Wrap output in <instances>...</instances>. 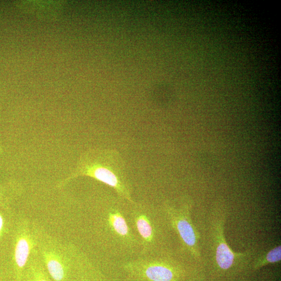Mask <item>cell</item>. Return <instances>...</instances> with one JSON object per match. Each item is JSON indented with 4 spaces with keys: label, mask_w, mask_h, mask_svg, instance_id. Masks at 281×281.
Segmentation results:
<instances>
[{
    "label": "cell",
    "mask_w": 281,
    "mask_h": 281,
    "mask_svg": "<svg viewBox=\"0 0 281 281\" xmlns=\"http://www.w3.org/2000/svg\"><path fill=\"white\" fill-rule=\"evenodd\" d=\"M226 215L217 207L210 220L209 241L211 258L203 266L209 281H233L248 273L252 259L245 253H237L230 247L224 236Z\"/></svg>",
    "instance_id": "1"
},
{
    "label": "cell",
    "mask_w": 281,
    "mask_h": 281,
    "mask_svg": "<svg viewBox=\"0 0 281 281\" xmlns=\"http://www.w3.org/2000/svg\"><path fill=\"white\" fill-rule=\"evenodd\" d=\"M86 176L99 181L113 189L122 199L135 204L131 187L126 177L124 162L120 154L114 150L89 153L81 160L77 171L72 177Z\"/></svg>",
    "instance_id": "2"
},
{
    "label": "cell",
    "mask_w": 281,
    "mask_h": 281,
    "mask_svg": "<svg viewBox=\"0 0 281 281\" xmlns=\"http://www.w3.org/2000/svg\"><path fill=\"white\" fill-rule=\"evenodd\" d=\"M122 266L129 277L142 281H182L196 267L186 266L162 252L129 260Z\"/></svg>",
    "instance_id": "3"
},
{
    "label": "cell",
    "mask_w": 281,
    "mask_h": 281,
    "mask_svg": "<svg viewBox=\"0 0 281 281\" xmlns=\"http://www.w3.org/2000/svg\"><path fill=\"white\" fill-rule=\"evenodd\" d=\"M191 209L190 200L184 199L178 204H165L164 211L167 221L178 234L183 248L195 260L200 261L199 234L192 220Z\"/></svg>",
    "instance_id": "4"
},
{
    "label": "cell",
    "mask_w": 281,
    "mask_h": 281,
    "mask_svg": "<svg viewBox=\"0 0 281 281\" xmlns=\"http://www.w3.org/2000/svg\"><path fill=\"white\" fill-rule=\"evenodd\" d=\"M156 216L149 209L137 204L129 213V220L136 232L142 256L160 251L162 229Z\"/></svg>",
    "instance_id": "5"
},
{
    "label": "cell",
    "mask_w": 281,
    "mask_h": 281,
    "mask_svg": "<svg viewBox=\"0 0 281 281\" xmlns=\"http://www.w3.org/2000/svg\"><path fill=\"white\" fill-rule=\"evenodd\" d=\"M35 243L32 235L27 229L18 236L15 249L16 280L22 281L24 270Z\"/></svg>",
    "instance_id": "6"
},
{
    "label": "cell",
    "mask_w": 281,
    "mask_h": 281,
    "mask_svg": "<svg viewBox=\"0 0 281 281\" xmlns=\"http://www.w3.org/2000/svg\"><path fill=\"white\" fill-rule=\"evenodd\" d=\"M45 268L53 281H70L73 273L69 265L53 251L43 252Z\"/></svg>",
    "instance_id": "7"
},
{
    "label": "cell",
    "mask_w": 281,
    "mask_h": 281,
    "mask_svg": "<svg viewBox=\"0 0 281 281\" xmlns=\"http://www.w3.org/2000/svg\"><path fill=\"white\" fill-rule=\"evenodd\" d=\"M280 260L281 246L279 245L272 248L260 257L252 259L249 265L248 273L258 271L263 267L279 262Z\"/></svg>",
    "instance_id": "8"
},
{
    "label": "cell",
    "mask_w": 281,
    "mask_h": 281,
    "mask_svg": "<svg viewBox=\"0 0 281 281\" xmlns=\"http://www.w3.org/2000/svg\"><path fill=\"white\" fill-rule=\"evenodd\" d=\"M22 281H53L45 265L37 261L27 264L24 270Z\"/></svg>",
    "instance_id": "9"
},
{
    "label": "cell",
    "mask_w": 281,
    "mask_h": 281,
    "mask_svg": "<svg viewBox=\"0 0 281 281\" xmlns=\"http://www.w3.org/2000/svg\"><path fill=\"white\" fill-rule=\"evenodd\" d=\"M86 269H80L78 271L74 270L70 281H104L99 276Z\"/></svg>",
    "instance_id": "10"
},
{
    "label": "cell",
    "mask_w": 281,
    "mask_h": 281,
    "mask_svg": "<svg viewBox=\"0 0 281 281\" xmlns=\"http://www.w3.org/2000/svg\"><path fill=\"white\" fill-rule=\"evenodd\" d=\"M182 281H209L202 266H196L190 274Z\"/></svg>",
    "instance_id": "11"
},
{
    "label": "cell",
    "mask_w": 281,
    "mask_h": 281,
    "mask_svg": "<svg viewBox=\"0 0 281 281\" xmlns=\"http://www.w3.org/2000/svg\"><path fill=\"white\" fill-rule=\"evenodd\" d=\"M233 281H271V279L257 276L255 272L247 273Z\"/></svg>",
    "instance_id": "12"
},
{
    "label": "cell",
    "mask_w": 281,
    "mask_h": 281,
    "mask_svg": "<svg viewBox=\"0 0 281 281\" xmlns=\"http://www.w3.org/2000/svg\"><path fill=\"white\" fill-rule=\"evenodd\" d=\"M4 221L2 217L0 216V231H2L3 228Z\"/></svg>",
    "instance_id": "13"
},
{
    "label": "cell",
    "mask_w": 281,
    "mask_h": 281,
    "mask_svg": "<svg viewBox=\"0 0 281 281\" xmlns=\"http://www.w3.org/2000/svg\"><path fill=\"white\" fill-rule=\"evenodd\" d=\"M126 281H142V280H138L137 279H135V278L130 277V279H129L128 280H127Z\"/></svg>",
    "instance_id": "14"
}]
</instances>
